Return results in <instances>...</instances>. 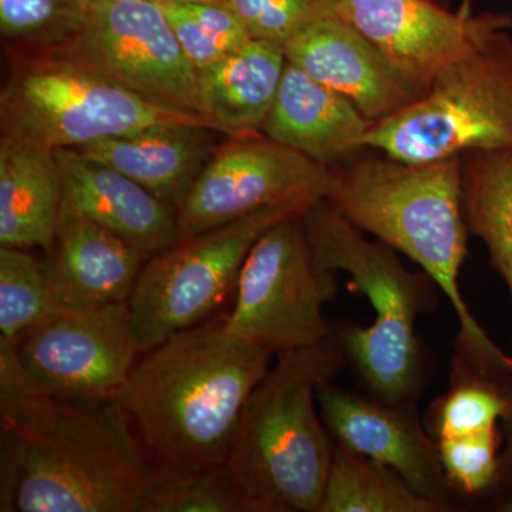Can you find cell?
I'll return each instance as SVG.
<instances>
[{"mask_svg": "<svg viewBox=\"0 0 512 512\" xmlns=\"http://www.w3.org/2000/svg\"><path fill=\"white\" fill-rule=\"evenodd\" d=\"M235 289L225 328L274 356L335 335L323 312L339 291L338 278L316 265L303 215L266 229L248 252Z\"/></svg>", "mask_w": 512, "mask_h": 512, "instance_id": "9c48e42d", "label": "cell"}, {"mask_svg": "<svg viewBox=\"0 0 512 512\" xmlns=\"http://www.w3.org/2000/svg\"><path fill=\"white\" fill-rule=\"evenodd\" d=\"M141 512H261L227 461L212 466H157Z\"/></svg>", "mask_w": 512, "mask_h": 512, "instance_id": "cb8c5ba5", "label": "cell"}, {"mask_svg": "<svg viewBox=\"0 0 512 512\" xmlns=\"http://www.w3.org/2000/svg\"><path fill=\"white\" fill-rule=\"evenodd\" d=\"M284 50L289 63L345 97L372 124L419 99L382 53L342 15L312 23L288 40Z\"/></svg>", "mask_w": 512, "mask_h": 512, "instance_id": "9a60e30c", "label": "cell"}, {"mask_svg": "<svg viewBox=\"0 0 512 512\" xmlns=\"http://www.w3.org/2000/svg\"><path fill=\"white\" fill-rule=\"evenodd\" d=\"M339 336L278 355L249 396L227 457L261 512H318L335 440L316 392L345 363Z\"/></svg>", "mask_w": 512, "mask_h": 512, "instance_id": "277c9868", "label": "cell"}, {"mask_svg": "<svg viewBox=\"0 0 512 512\" xmlns=\"http://www.w3.org/2000/svg\"><path fill=\"white\" fill-rule=\"evenodd\" d=\"M217 133L205 123H161L79 150L143 185L177 212L220 146Z\"/></svg>", "mask_w": 512, "mask_h": 512, "instance_id": "ac0fdd59", "label": "cell"}, {"mask_svg": "<svg viewBox=\"0 0 512 512\" xmlns=\"http://www.w3.org/2000/svg\"><path fill=\"white\" fill-rule=\"evenodd\" d=\"M183 121L214 127L204 117L148 103L63 57L9 53V72L0 92L2 136L53 150L83 148L154 124Z\"/></svg>", "mask_w": 512, "mask_h": 512, "instance_id": "52a82bcc", "label": "cell"}, {"mask_svg": "<svg viewBox=\"0 0 512 512\" xmlns=\"http://www.w3.org/2000/svg\"><path fill=\"white\" fill-rule=\"evenodd\" d=\"M154 474L116 402L43 392L0 338V511L141 512Z\"/></svg>", "mask_w": 512, "mask_h": 512, "instance_id": "6da1fadb", "label": "cell"}, {"mask_svg": "<svg viewBox=\"0 0 512 512\" xmlns=\"http://www.w3.org/2000/svg\"><path fill=\"white\" fill-rule=\"evenodd\" d=\"M284 47L251 39L237 52L198 72L202 116L227 137L262 134L284 79Z\"/></svg>", "mask_w": 512, "mask_h": 512, "instance_id": "44dd1931", "label": "cell"}, {"mask_svg": "<svg viewBox=\"0 0 512 512\" xmlns=\"http://www.w3.org/2000/svg\"><path fill=\"white\" fill-rule=\"evenodd\" d=\"M158 5H167V3H222L227 0H153Z\"/></svg>", "mask_w": 512, "mask_h": 512, "instance_id": "1f68e13d", "label": "cell"}, {"mask_svg": "<svg viewBox=\"0 0 512 512\" xmlns=\"http://www.w3.org/2000/svg\"><path fill=\"white\" fill-rule=\"evenodd\" d=\"M37 53L80 64L163 109L204 117L198 72L153 0L89 5L70 39Z\"/></svg>", "mask_w": 512, "mask_h": 512, "instance_id": "30bf717a", "label": "cell"}, {"mask_svg": "<svg viewBox=\"0 0 512 512\" xmlns=\"http://www.w3.org/2000/svg\"><path fill=\"white\" fill-rule=\"evenodd\" d=\"M458 13L464 16H471L473 12H471V0H461L460 10Z\"/></svg>", "mask_w": 512, "mask_h": 512, "instance_id": "d6a6232c", "label": "cell"}, {"mask_svg": "<svg viewBox=\"0 0 512 512\" xmlns=\"http://www.w3.org/2000/svg\"><path fill=\"white\" fill-rule=\"evenodd\" d=\"M86 0H0V33L8 53L55 49L86 18Z\"/></svg>", "mask_w": 512, "mask_h": 512, "instance_id": "4316f807", "label": "cell"}, {"mask_svg": "<svg viewBox=\"0 0 512 512\" xmlns=\"http://www.w3.org/2000/svg\"><path fill=\"white\" fill-rule=\"evenodd\" d=\"M464 212L512 296V153H474L464 175Z\"/></svg>", "mask_w": 512, "mask_h": 512, "instance_id": "603a6c76", "label": "cell"}, {"mask_svg": "<svg viewBox=\"0 0 512 512\" xmlns=\"http://www.w3.org/2000/svg\"><path fill=\"white\" fill-rule=\"evenodd\" d=\"M316 400L336 444L392 468L414 491L453 510L436 440L409 404L362 396L332 382L320 384Z\"/></svg>", "mask_w": 512, "mask_h": 512, "instance_id": "5bb4252c", "label": "cell"}, {"mask_svg": "<svg viewBox=\"0 0 512 512\" xmlns=\"http://www.w3.org/2000/svg\"><path fill=\"white\" fill-rule=\"evenodd\" d=\"M144 353L113 402L148 456L171 468L225 463L242 410L274 355L231 335L225 316Z\"/></svg>", "mask_w": 512, "mask_h": 512, "instance_id": "7a4b0ae2", "label": "cell"}, {"mask_svg": "<svg viewBox=\"0 0 512 512\" xmlns=\"http://www.w3.org/2000/svg\"><path fill=\"white\" fill-rule=\"evenodd\" d=\"M507 394L508 409L503 419L505 447L503 453H501L498 483H503L508 490L512 491V380L507 384Z\"/></svg>", "mask_w": 512, "mask_h": 512, "instance_id": "4dcf8cb0", "label": "cell"}, {"mask_svg": "<svg viewBox=\"0 0 512 512\" xmlns=\"http://www.w3.org/2000/svg\"><path fill=\"white\" fill-rule=\"evenodd\" d=\"M370 127L372 123L349 100L288 62L262 134L328 165L363 148Z\"/></svg>", "mask_w": 512, "mask_h": 512, "instance_id": "d6986e66", "label": "cell"}, {"mask_svg": "<svg viewBox=\"0 0 512 512\" xmlns=\"http://www.w3.org/2000/svg\"><path fill=\"white\" fill-rule=\"evenodd\" d=\"M326 202L360 231L416 262L444 293L460 325L456 366L512 380V357L474 318L458 282L468 232L460 157L433 163L362 161L333 171Z\"/></svg>", "mask_w": 512, "mask_h": 512, "instance_id": "3957f363", "label": "cell"}, {"mask_svg": "<svg viewBox=\"0 0 512 512\" xmlns=\"http://www.w3.org/2000/svg\"><path fill=\"white\" fill-rule=\"evenodd\" d=\"M508 383L454 369L451 389L434 413V440L497 430L508 409Z\"/></svg>", "mask_w": 512, "mask_h": 512, "instance_id": "83f0119b", "label": "cell"}, {"mask_svg": "<svg viewBox=\"0 0 512 512\" xmlns=\"http://www.w3.org/2000/svg\"><path fill=\"white\" fill-rule=\"evenodd\" d=\"M305 214L296 207L265 208L147 258L127 301L141 352L210 319L237 286L248 252L266 229Z\"/></svg>", "mask_w": 512, "mask_h": 512, "instance_id": "ba28073f", "label": "cell"}, {"mask_svg": "<svg viewBox=\"0 0 512 512\" xmlns=\"http://www.w3.org/2000/svg\"><path fill=\"white\" fill-rule=\"evenodd\" d=\"M87 5H104V3L130 2V0H86Z\"/></svg>", "mask_w": 512, "mask_h": 512, "instance_id": "836d02e7", "label": "cell"}, {"mask_svg": "<svg viewBox=\"0 0 512 512\" xmlns=\"http://www.w3.org/2000/svg\"><path fill=\"white\" fill-rule=\"evenodd\" d=\"M249 37L284 47L319 20L340 15L338 0H227Z\"/></svg>", "mask_w": 512, "mask_h": 512, "instance_id": "f1b7e54d", "label": "cell"}, {"mask_svg": "<svg viewBox=\"0 0 512 512\" xmlns=\"http://www.w3.org/2000/svg\"><path fill=\"white\" fill-rule=\"evenodd\" d=\"M444 511V505L414 491L392 468L336 444L318 512Z\"/></svg>", "mask_w": 512, "mask_h": 512, "instance_id": "7402d4cb", "label": "cell"}, {"mask_svg": "<svg viewBox=\"0 0 512 512\" xmlns=\"http://www.w3.org/2000/svg\"><path fill=\"white\" fill-rule=\"evenodd\" d=\"M16 349L23 372L43 392L97 402L116 399L141 353L127 302L59 309Z\"/></svg>", "mask_w": 512, "mask_h": 512, "instance_id": "7c38bea8", "label": "cell"}, {"mask_svg": "<svg viewBox=\"0 0 512 512\" xmlns=\"http://www.w3.org/2000/svg\"><path fill=\"white\" fill-rule=\"evenodd\" d=\"M55 151L62 177V210L109 229L146 258L183 241L177 212L143 185L79 148Z\"/></svg>", "mask_w": 512, "mask_h": 512, "instance_id": "2e32d148", "label": "cell"}, {"mask_svg": "<svg viewBox=\"0 0 512 512\" xmlns=\"http://www.w3.org/2000/svg\"><path fill=\"white\" fill-rule=\"evenodd\" d=\"M510 32L450 64L424 96L372 124L363 147L404 163L512 153Z\"/></svg>", "mask_w": 512, "mask_h": 512, "instance_id": "8992f818", "label": "cell"}, {"mask_svg": "<svg viewBox=\"0 0 512 512\" xmlns=\"http://www.w3.org/2000/svg\"><path fill=\"white\" fill-rule=\"evenodd\" d=\"M161 8L197 72L221 62L251 40L228 2L167 3Z\"/></svg>", "mask_w": 512, "mask_h": 512, "instance_id": "484cf974", "label": "cell"}, {"mask_svg": "<svg viewBox=\"0 0 512 512\" xmlns=\"http://www.w3.org/2000/svg\"><path fill=\"white\" fill-rule=\"evenodd\" d=\"M30 249L0 247V338L19 342L59 311L45 262Z\"/></svg>", "mask_w": 512, "mask_h": 512, "instance_id": "d4e9b609", "label": "cell"}, {"mask_svg": "<svg viewBox=\"0 0 512 512\" xmlns=\"http://www.w3.org/2000/svg\"><path fill=\"white\" fill-rule=\"evenodd\" d=\"M303 225L316 265L348 274L375 309L367 328L346 325L338 333L346 359L373 396L410 404L421 375L416 322L427 303L423 278L407 271L394 249L367 238L326 201L303 215Z\"/></svg>", "mask_w": 512, "mask_h": 512, "instance_id": "5b68a950", "label": "cell"}, {"mask_svg": "<svg viewBox=\"0 0 512 512\" xmlns=\"http://www.w3.org/2000/svg\"><path fill=\"white\" fill-rule=\"evenodd\" d=\"M436 444L448 487L474 497L498 483L501 454L497 430L437 439Z\"/></svg>", "mask_w": 512, "mask_h": 512, "instance_id": "f546056e", "label": "cell"}, {"mask_svg": "<svg viewBox=\"0 0 512 512\" xmlns=\"http://www.w3.org/2000/svg\"><path fill=\"white\" fill-rule=\"evenodd\" d=\"M45 252L50 289L63 309L127 302L147 259L119 235L66 210Z\"/></svg>", "mask_w": 512, "mask_h": 512, "instance_id": "e0dca14e", "label": "cell"}, {"mask_svg": "<svg viewBox=\"0 0 512 512\" xmlns=\"http://www.w3.org/2000/svg\"><path fill=\"white\" fill-rule=\"evenodd\" d=\"M340 15L382 53L419 99L461 57L512 30L508 13L464 16L431 0H338Z\"/></svg>", "mask_w": 512, "mask_h": 512, "instance_id": "4fadbf2b", "label": "cell"}, {"mask_svg": "<svg viewBox=\"0 0 512 512\" xmlns=\"http://www.w3.org/2000/svg\"><path fill=\"white\" fill-rule=\"evenodd\" d=\"M62 177L53 148L0 138V247L46 249L62 214Z\"/></svg>", "mask_w": 512, "mask_h": 512, "instance_id": "ffe728a7", "label": "cell"}, {"mask_svg": "<svg viewBox=\"0 0 512 512\" xmlns=\"http://www.w3.org/2000/svg\"><path fill=\"white\" fill-rule=\"evenodd\" d=\"M333 171L264 136L228 137L192 185L177 220L185 237L222 227L256 211L326 201Z\"/></svg>", "mask_w": 512, "mask_h": 512, "instance_id": "8fae6325", "label": "cell"}]
</instances>
